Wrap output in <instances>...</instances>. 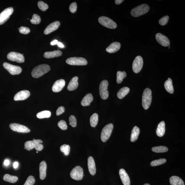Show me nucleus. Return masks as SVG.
<instances>
[{
	"label": "nucleus",
	"mask_w": 185,
	"mask_h": 185,
	"mask_svg": "<svg viewBox=\"0 0 185 185\" xmlns=\"http://www.w3.org/2000/svg\"><path fill=\"white\" fill-rule=\"evenodd\" d=\"M50 69L51 68L49 65L46 64L41 65L35 67L32 72L31 75L33 77L38 78L49 72Z\"/></svg>",
	"instance_id": "nucleus-1"
},
{
	"label": "nucleus",
	"mask_w": 185,
	"mask_h": 185,
	"mask_svg": "<svg viewBox=\"0 0 185 185\" xmlns=\"http://www.w3.org/2000/svg\"><path fill=\"white\" fill-rule=\"evenodd\" d=\"M43 141L40 140H34L25 142V149L30 151L33 149H36L37 151H40L43 149V145L41 144Z\"/></svg>",
	"instance_id": "nucleus-2"
},
{
	"label": "nucleus",
	"mask_w": 185,
	"mask_h": 185,
	"mask_svg": "<svg viewBox=\"0 0 185 185\" xmlns=\"http://www.w3.org/2000/svg\"><path fill=\"white\" fill-rule=\"evenodd\" d=\"M152 91L149 88H147L144 91L142 99L143 107L145 110L149 108L151 105L152 101Z\"/></svg>",
	"instance_id": "nucleus-3"
},
{
	"label": "nucleus",
	"mask_w": 185,
	"mask_h": 185,
	"mask_svg": "<svg viewBox=\"0 0 185 185\" xmlns=\"http://www.w3.org/2000/svg\"><path fill=\"white\" fill-rule=\"evenodd\" d=\"M149 10V5L146 4H142L133 8L131 11V15L134 17H138L146 14Z\"/></svg>",
	"instance_id": "nucleus-4"
},
{
	"label": "nucleus",
	"mask_w": 185,
	"mask_h": 185,
	"mask_svg": "<svg viewBox=\"0 0 185 185\" xmlns=\"http://www.w3.org/2000/svg\"><path fill=\"white\" fill-rule=\"evenodd\" d=\"M113 128L114 126L113 124L110 123L103 128L101 134V139L102 142H106L109 139L112 134Z\"/></svg>",
	"instance_id": "nucleus-5"
},
{
	"label": "nucleus",
	"mask_w": 185,
	"mask_h": 185,
	"mask_svg": "<svg viewBox=\"0 0 185 185\" xmlns=\"http://www.w3.org/2000/svg\"><path fill=\"white\" fill-rule=\"evenodd\" d=\"M98 20L99 23L101 25L109 29H115L117 27V24L112 19L107 17H100Z\"/></svg>",
	"instance_id": "nucleus-6"
},
{
	"label": "nucleus",
	"mask_w": 185,
	"mask_h": 185,
	"mask_svg": "<svg viewBox=\"0 0 185 185\" xmlns=\"http://www.w3.org/2000/svg\"><path fill=\"white\" fill-rule=\"evenodd\" d=\"M66 62L67 64L73 66H85L88 64V62L82 57H73L67 59Z\"/></svg>",
	"instance_id": "nucleus-7"
},
{
	"label": "nucleus",
	"mask_w": 185,
	"mask_h": 185,
	"mask_svg": "<svg viewBox=\"0 0 185 185\" xmlns=\"http://www.w3.org/2000/svg\"><path fill=\"white\" fill-rule=\"evenodd\" d=\"M108 82L107 81L104 80L100 84L99 94L101 98L103 99H107L109 96V92L107 90Z\"/></svg>",
	"instance_id": "nucleus-8"
},
{
	"label": "nucleus",
	"mask_w": 185,
	"mask_h": 185,
	"mask_svg": "<svg viewBox=\"0 0 185 185\" xmlns=\"http://www.w3.org/2000/svg\"><path fill=\"white\" fill-rule=\"evenodd\" d=\"M70 175L74 180H81L83 177V169L80 166H76L71 171Z\"/></svg>",
	"instance_id": "nucleus-9"
},
{
	"label": "nucleus",
	"mask_w": 185,
	"mask_h": 185,
	"mask_svg": "<svg viewBox=\"0 0 185 185\" xmlns=\"http://www.w3.org/2000/svg\"><path fill=\"white\" fill-rule=\"evenodd\" d=\"M3 66L4 68L12 75H19L22 71V69L20 67L15 66L7 62H4Z\"/></svg>",
	"instance_id": "nucleus-10"
},
{
	"label": "nucleus",
	"mask_w": 185,
	"mask_h": 185,
	"mask_svg": "<svg viewBox=\"0 0 185 185\" xmlns=\"http://www.w3.org/2000/svg\"><path fill=\"white\" fill-rule=\"evenodd\" d=\"M9 60L12 62H16L19 63L25 62L24 57L22 54L15 52H11L9 53L7 56Z\"/></svg>",
	"instance_id": "nucleus-11"
},
{
	"label": "nucleus",
	"mask_w": 185,
	"mask_h": 185,
	"mask_svg": "<svg viewBox=\"0 0 185 185\" xmlns=\"http://www.w3.org/2000/svg\"><path fill=\"white\" fill-rule=\"evenodd\" d=\"M14 12L12 7H9L6 9L0 14V25L5 23Z\"/></svg>",
	"instance_id": "nucleus-12"
},
{
	"label": "nucleus",
	"mask_w": 185,
	"mask_h": 185,
	"mask_svg": "<svg viewBox=\"0 0 185 185\" xmlns=\"http://www.w3.org/2000/svg\"><path fill=\"white\" fill-rule=\"evenodd\" d=\"M143 64V58L141 56H138L135 59L132 64V69L134 73L140 72L142 68Z\"/></svg>",
	"instance_id": "nucleus-13"
},
{
	"label": "nucleus",
	"mask_w": 185,
	"mask_h": 185,
	"mask_svg": "<svg viewBox=\"0 0 185 185\" xmlns=\"http://www.w3.org/2000/svg\"><path fill=\"white\" fill-rule=\"evenodd\" d=\"M9 127L14 131L22 133H27L30 132V130L27 127L18 123L10 124Z\"/></svg>",
	"instance_id": "nucleus-14"
},
{
	"label": "nucleus",
	"mask_w": 185,
	"mask_h": 185,
	"mask_svg": "<svg viewBox=\"0 0 185 185\" xmlns=\"http://www.w3.org/2000/svg\"><path fill=\"white\" fill-rule=\"evenodd\" d=\"M156 39L157 42L163 46H168L170 44L169 39L162 34L160 33L157 34L156 35Z\"/></svg>",
	"instance_id": "nucleus-15"
},
{
	"label": "nucleus",
	"mask_w": 185,
	"mask_h": 185,
	"mask_svg": "<svg viewBox=\"0 0 185 185\" xmlns=\"http://www.w3.org/2000/svg\"><path fill=\"white\" fill-rule=\"evenodd\" d=\"M30 93L28 90H23L20 91L15 95L14 100L15 101H22L27 99L30 96Z\"/></svg>",
	"instance_id": "nucleus-16"
},
{
	"label": "nucleus",
	"mask_w": 185,
	"mask_h": 185,
	"mask_svg": "<svg viewBox=\"0 0 185 185\" xmlns=\"http://www.w3.org/2000/svg\"><path fill=\"white\" fill-rule=\"evenodd\" d=\"M65 85V81L61 79L56 81L54 83L52 90L54 92H59L61 91Z\"/></svg>",
	"instance_id": "nucleus-17"
},
{
	"label": "nucleus",
	"mask_w": 185,
	"mask_h": 185,
	"mask_svg": "<svg viewBox=\"0 0 185 185\" xmlns=\"http://www.w3.org/2000/svg\"><path fill=\"white\" fill-rule=\"evenodd\" d=\"M60 25V22L56 21L50 24L46 28L44 31L45 35L49 34L57 30Z\"/></svg>",
	"instance_id": "nucleus-18"
},
{
	"label": "nucleus",
	"mask_w": 185,
	"mask_h": 185,
	"mask_svg": "<svg viewBox=\"0 0 185 185\" xmlns=\"http://www.w3.org/2000/svg\"><path fill=\"white\" fill-rule=\"evenodd\" d=\"M120 176L124 185H130V180L129 176L125 169H121L119 171Z\"/></svg>",
	"instance_id": "nucleus-19"
},
{
	"label": "nucleus",
	"mask_w": 185,
	"mask_h": 185,
	"mask_svg": "<svg viewBox=\"0 0 185 185\" xmlns=\"http://www.w3.org/2000/svg\"><path fill=\"white\" fill-rule=\"evenodd\" d=\"M88 167L89 172L91 175L94 176L96 173V168L94 160L92 157H89L88 159Z\"/></svg>",
	"instance_id": "nucleus-20"
},
{
	"label": "nucleus",
	"mask_w": 185,
	"mask_h": 185,
	"mask_svg": "<svg viewBox=\"0 0 185 185\" xmlns=\"http://www.w3.org/2000/svg\"><path fill=\"white\" fill-rule=\"evenodd\" d=\"M121 44L117 42H113L107 48L106 51L110 53H115L120 49Z\"/></svg>",
	"instance_id": "nucleus-21"
},
{
	"label": "nucleus",
	"mask_w": 185,
	"mask_h": 185,
	"mask_svg": "<svg viewBox=\"0 0 185 185\" xmlns=\"http://www.w3.org/2000/svg\"><path fill=\"white\" fill-rule=\"evenodd\" d=\"M47 164L44 161H43L40 164V177L41 179H45L46 175Z\"/></svg>",
	"instance_id": "nucleus-22"
},
{
	"label": "nucleus",
	"mask_w": 185,
	"mask_h": 185,
	"mask_svg": "<svg viewBox=\"0 0 185 185\" xmlns=\"http://www.w3.org/2000/svg\"><path fill=\"white\" fill-rule=\"evenodd\" d=\"M62 52L59 50H58V51L45 52L44 54V56L46 58L49 59L59 57L62 56Z\"/></svg>",
	"instance_id": "nucleus-23"
},
{
	"label": "nucleus",
	"mask_w": 185,
	"mask_h": 185,
	"mask_svg": "<svg viewBox=\"0 0 185 185\" xmlns=\"http://www.w3.org/2000/svg\"><path fill=\"white\" fill-rule=\"evenodd\" d=\"M78 78L77 76L72 79L69 82L67 89L69 91H73L75 90L78 88L79 84L78 82Z\"/></svg>",
	"instance_id": "nucleus-24"
},
{
	"label": "nucleus",
	"mask_w": 185,
	"mask_h": 185,
	"mask_svg": "<svg viewBox=\"0 0 185 185\" xmlns=\"http://www.w3.org/2000/svg\"><path fill=\"white\" fill-rule=\"evenodd\" d=\"M165 132V124L164 121H162L158 124L156 130V133L158 136L162 137L164 136Z\"/></svg>",
	"instance_id": "nucleus-25"
},
{
	"label": "nucleus",
	"mask_w": 185,
	"mask_h": 185,
	"mask_svg": "<svg viewBox=\"0 0 185 185\" xmlns=\"http://www.w3.org/2000/svg\"><path fill=\"white\" fill-rule=\"evenodd\" d=\"M93 99V95L91 94H88L86 96L83 97L81 102V104L82 106H89Z\"/></svg>",
	"instance_id": "nucleus-26"
},
{
	"label": "nucleus",
	"mask_w": 185,
	"mask_h": 185,
	"mask_svg": "<svg viewBox=\"0 0 185 185\" xmlns=\"http://www.w3.org/2000/svg\"><path fill=\"white\" fill-rule=\"evenodd\" d=\"M140 133V129L137 126H135L132 130L131 136V141L133 142H135L138 139Z\"/></svg>",
	"instance_id": "nucleus-27"
},
{
	"label": "nucleus",
	"mask_w": 185,
	"mask_h": 185,
	"mask_svg": "<svg viewBox=\"0 0 185 185\" xmlns=\"http://www.w3.org/2000/svg\"><path fill=\"white\" fill-rule=\"evenodd\" d=\"M170 182L171 185H184L183 180L177 176H172L170 178Z\"/></svg>",
	"instance_id": "nucleus-28"
},
{
	"label": "nucleus",
	"mask_w": 185,
	"mask_h": 185,
	"mask_svg": "<svg viewBox=\"0 0 185 185\" xmlns=\"http://www.w3.org/2000/svg\"><path fill=\"white\" fill-rule=\"evenodd\" d=\"M164 86L165 89L170 94L173 93L174 89L173 85L172 80L170 78H169L168 79L165 81Z\"/></svg>",
	"instance_id": "nucleus-29"
},
{
	"label": "nucleus",
	"mask_w": 185,
	"mask_h": 185,
	"mask_svg": "<svg viewBox=\"0 0 185 185\" xmlns=\"http://www.w3.org/2000/svg\"><path fill=\"white\" fill-rule=\"evenodd\" d=\"M130 92V89L127 87H123L119 90L117 93V96L119 99H121L126 96Z\"/></svg>",
	"instance_id": "nucleus-30"
},
{
	"label": "nucleus",
	"mask_w": 185,
	"mask_h": 185,
	"mask_svg": "<svg viewBox=\"0 0 185 185\" xmlns=\"http://www.w3.org/2000/svg\"><path fill=\"white\" fill-rule=\"evenodd\" d=\"M3 179L6 181L12 183H15L18 180V178L16 176H11L9 174H5L4 176Z\"/></svg>",
	"instance_id": "nucleus-31"
},
{
	"label": "nucleus",
	"mask_w": 185,
	"mask_h": 185,
	"mask_svg": "<svg viewBox=\"0 0 185 185\" xmlns=\"http://www.w3.org/2000/svg\"><path fill=\"white\" fill-rule=\"evenodd\" d=\"M99 121V116L96 113H94L90 117V123L91 127H95L97 125Z\"/></svg>",
	"instance_id": "nucleus-32"
},
{
	"label": "nucleus",
	"mask_w": 185,
	"mask_h": 185,
	"mask_svg": "<svg viewBox=\"0 0 185 185\" xmlns=\"http://www.w3.org/2000/svg\"><path fill=\"white\" fill-rule=\"evenodd\" d=\"M51 113L49 111L45 110L39 112L37 114L36 116L39 119L48 118L51 117Z\"/></svg>",
	"instance_id": "nucleus-33"
},
{
	"label": "nucleus",
	"mask_w": 185,
	"mask_h": 185,
	"mask_svg": "<svg viewBox=\"0 0 185 185\" xmlns=\"http://www.w3.org/2000/svg\"><path fill=\"white\" fill-rule=\"evenodd\" d=\"M152 151L157 153H164L168 151V149L167 147L160 146L154 147L152 148Z\"/></svg>",
	"instance_id": "nucleus-34"
},
{
	"label": "nucleus",
	"mask_w": 185,
	"mask_h": 185,
	"mask_svg": "<svg viewBox=\"0 0 185 185\" xmlns=\"http://www.w3.org/2000/svg\"><path fill=\"white\" fill-rule=\"evenodd\" d=\"M127 76V74L125 71H118L117 74V82L118 83H121L123 79Z\"/></svg>",
	"instance_id": "nucleus-35"
},
{
	"label": "nucleus",
	"mask_w": 185,
	"mask_h": 185,
	"mask_svg": "<svg viewBox=\"0 0 185 185\" xmlns=\"http://www.w3.org/2000/svg\"><path fill=\"white\" fill-rule=\"evenodd\" d=\"M167 160L164 158L160 159L155 160L152 161L151 163L152 166H159L165 164Z\"/></svg>",
	"instance_id": "nucleus-36"
},
{
	"label": "nucleus",
	"mask_w": 185,
	"mask_h": 185,
	"mask_svg": "<svg viewBox=\"0 0 185 185\" xmlns=\"http://www.w3.org/2000/svg\"><path fill=\"white\" fill-rule=\"evenodd\" d=\"M60 149L61 151L64 153L65 156L69 155L70 150V147L69 145H63L60 147Z\"/></svg>",
	"instance_id": "nucleus-37"
},
{
	"label": "nucleus",
	"mask_w": 185,
	"mask_h": 185,
	"mask_svg": "<svg viewBox=\"0 0 185 185\" xmlns=\"http://www.w3.org/2000/svg\"><path fill=\"white\" fill-rule=\"evenodd\" d=\"M31 22L34 25H38L40 24L41 22V19L40 16L37 14H34L31 20Z\"/></svg>",
	"instance_id": "nucleus-38"
},
{
	"label": "nucleus",
	"mask_w": 185,
	"mask_h": 185,
	"mask_svg": "<svg viewBox=\"0 0 185 185\" xmlns=\"http://www.w3.org/2000/svg\"><path fill=\"white\" fill-rule=\"evenodd\" d=\"M38 6L39 8L43 12L45 11L49 8V6L47 4L42 1L38 2Z\"/></svg>",
	"instance_id": "nucleus-39"
},
{
	"label": "nucleus",
	"mask_w": 185,
	"mask_h": 185,
	"mask_svg": "<svg viewBox=\"0 0 185 185\" xmlns=\"http://www.w3.org/2000/svg\"><path fill=\"white\" fill-rule=\"evenodd\" d=\"M69 125H71L72 127H75L77 126V121L76 117L73 115H71L69 118Z\"/></svg>",
	"instance_id": "nucleus-40"
},
{
	"label": "nucleus",
	"mask_w": 185,
	"mask_h": 185,
	"mask_svg": "<svg viewBox=\"0 0 185 185\" xmlns=\"http://www.w3.org/2000/svg\"><path fill=\"white\" fill-rule=\"evenodd\" d=\"M35 181L36 180L33 176H30L28 177L23 185H33L35 183Z\"/></svg>",
	"instance_id": "nucleus-41"
},
{
	"label": "nucleus",
	"mask_w": 185,
	"mask_h": 185,
	"mask_svg": "<svg viewBox=\"0 0 185 185\" xmlns=\"http://www.w3.org/2000/svg\"><path fill=\"white\" fill-rule=\"evenodd\" d=\"M58 126L62 130H66L67 129V125L66 121L64 120H62L58 123Z\"/></svg>",
	"instance_id": "nucleus-42"
},
{
	"label": "nucleus",
	"mask_w": 185,
	"mask_h": 185,
	"mask_svg": "<svg viewBox=\"0 0 185 185\" xmlns=\"http://www.w3.org/2000/svg\"><path fill=\"white\" fill-rule=\"evenodd\" d=\"M19 32L21 33L24 34H27L30 33V30L29 28L25 27H21L20 28Z\"/></svg>",
	"instance_id": "nucleus-43"
},
{
	"label": "nucleus",
	"mask_w": 185,
	"mask_h": 185,
	"mask_svg": "<svg viewBox=\"0 0 185 185\" xmlns=\"http://www.w3.org/2000/svg\"><path fill=\"white\" fill-rule=\"evenodd\" d=\"M169 19L168 16H166L163 17V18L160 19L159 22L160 24L162 26L166 25L168 22Z\"/></svg>",
	"instance_id": "nucleus-44"
},
{
	"label": "nucleus",
	"mask_w": 185,
	"mask_h": 185,
	"mask_svg": "<svg viewBox=\"0 0 185 185\" xmlns=\"http://www.w3.org/2000/svg\"><path fill=\"white\" fill-rule=\"evenodd\" d=\"M77 4L74 2L70 4L69 7V10L71 13H75L77 11Z\"/></svg>",
	"instance_id": "nucleus-45"
},
{
	"label": "nucleus",
	"mask_w": 185,
	"mask_h": 185,
	"mask_svg": "<svg viewBox=\"0 0 185 185\" xmlns=\"http://www.w3.org/2000/svg\"><path fill=\"white\" fill-rule=\"evenodd\" d=\"M65 111V108L64 107L60 106L59 107L56 111V114L57 116H58L64 113Z\"/></svg>",
	"instance_id": "nucleus-46"
},
{
	"label": "nucleus",
	"mask_w": 185,
	"mask_h": 185,
	"mask_svg": "<svg viewBox=\"0 0 185 185\" xmlns=\"http://www.w3.org/2000/svg\"><path fill=\"white\" fill-rule=\"evenodd\" d=\"M124 1L123 0H116L115 1V3L117 5H119Z\"/></svg>",
	"instance_id": "nucleus-47"
},
{
	"label": "nucleus",
	"mask_w": 185,
	"mask_h": 185,
	"mask_svg": "<svg viewBox=\"0 0 185 185\" xmlns=\"http://www.w3.org/2000/svg\"><path fill=\"white\" fill-rule=\"evenodd\" d=\"M58 42V41L57 40H55L51 42V44L52 45H55L57 44Z\"/></svg>",
	"instance_id": "nucleus-48"
},
{
	"label": "nucleus",
	"mask_w": 185,
	"mask_h": 185,
	"mask_svg": "<svg viewBox=\"0 0 185 185\" xmlns=\"http://www.w3.org/2000/svg\"><path fill=\"white\" fill-rule=\"evenodd\" d=\"M10 162L9 160H6L4 161V164L5 166H7L9 164Z\"/></svg>",
	"instance_id": "nucleus-49"
},
{
	"label": "nucleus",
	"mask_w": 185,
	"mask_h": 185,
	"mask_svg": "<svg viewBox=\"0 0 185 185\" xmlns=\"http://www.w3.org/2000/svg\"><path fill=\"white\" fill-rule=\"evenodd\" d=\"M57 44L59 47L62 48H63L65 47L64 45L62 43L58 42Z\"/></svg>",
	"instance_id": "nucleus-50"
},
{
	"label": "nucleus",
	"mask_w": 185,
	"mask_h": 185,
	"mask_svg": "<svg viewBox=\"0 0 185 185\" xmlns=\"http://www.w3.org/2000/svg\"><path fill=\"white\" fill-rule=\"evenodd\" d=\"M18 163L17 162H15L14 163V165H13V166L15 168H17L18 166Z\"/></svg>",
	"instance_id": "nucleus-51"
},
{
	"label": "nucleus",
	"mask_w": 185,
	"mask_h": 185,
	"mask_svg": "<svg viewBox=\"0 0 185 185\" xmlns=\"http://www.w3.org/2000/svg\"><path fill=\"white\" fill-rule=\"evenodd\" d=\"M143 185H150L149 184H144Z\"/></svg>",
	"instance_id": "nucleus-52"
},
{
	"label": "nucleus",
	"mask_w": 185,
	"mask_h": 185,
	"mask_svg": "<svg viewBox=\"0 0 185 185\" xmlns=\"http://www.w3.org/2000/svg\"><path fill=\"white\" fill-rule=\"evenodd\" d=\"M170 46H169V48H168L169 49H170Z\"/></svg>",
	"instance_id": "nucleus-53"
},
{
	"label": "nucleus",
	"mask_w": 185,
	"mask_h": 185,
	"mask_svg": "<svg viewBox=\"0 0 185 185\" xmlns=\"http://www.w3.org/2000/svg\"><path fill=\"white\" fill-rule=\"evenodd\" d=\"M36 153H38V152H37H37H36Z\"/></svg>",
	"instance_id": "nucleus-54"
}]
</instances>
